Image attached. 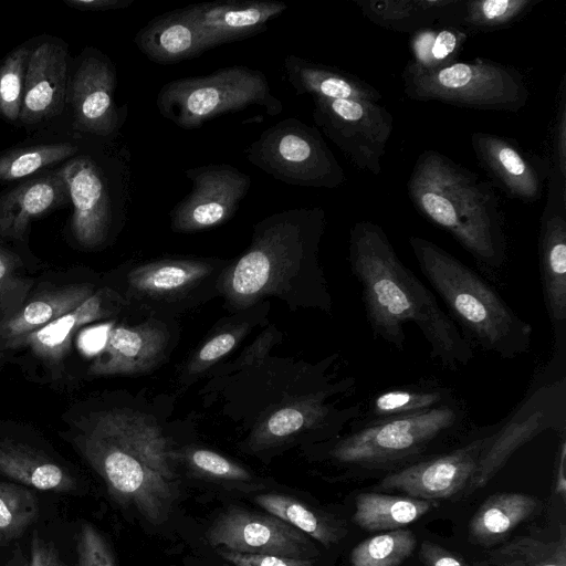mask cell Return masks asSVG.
Segmentation results:
<instances>
[{"label": "cell", "mask_w": 566, "mask_h": 566, "mask_svg": "<svg viewBox=\"0 0 566 566\" xmlns=\"http://www.w3.org/2000/svg\"><path fill=\"white\" fill-rule=\"evenodd\" d=\"M207 543L247 554H270L294 558H315L314 543L284 521L240 507H229L206 531Z\"/></svg>", "instance_id": "obj_15"}, {"label": "cell", "mask_w": 566, "mask_h": 566, "mask_svg": "<svg viewBox=\"0 0 566 566\" xmlns=\"http://www.w3.org/2000/svg\"><path fill=\"white\" fill-rule=\"evenodd\" d=\"M408 242L421 273L472 344L505 359L531 350L532 325L486 280L428 239L410 235Z\"/></svg>", "instance_id": "obj_4"}, {"label": "cell", "mask_w": 566, "mask_h": 566, "mask_svg": "<svg viewBox=\"0 0 566 566\" xmlns=\"http://www.w3.org/2000/svg\"><path fill=\"white\" fill-rule=\"evenodd\" d=\"M76 552L78 566H115L113 554L105 538L88 523L81 526Z\"/></svg>", "instance_id": "obj_43"}, {"label": "cell", "mask_w": 566, "mask_h": 566, "mask_svg": "<svg viewBox=\"0 0 566 566\" xmlns=\"http://www.w3.org/2000/svg\"><path fill=\"white\" fill-rule=\"evenodd\" d=\"M405 94L413 101H437L460 107L517 112L530 97L522 73L506 64L476 57L424 72L406 65Z\"/></svg>", "instance_id": "obj_8"}, {"label": "cell", "mask_w": 566, "mask_h": 566, "mask_svg": "<svg viewBox=\"0 0 566 566\" xmlns=\"http://www.w3.org/2000/svg\"><path fill=\"white\" fill-rule=\"evenodd\" d=\"M325 223L319 207L283 210L255 223L251 245L228 272L230 298L238 305L251 303L270 293L277 274L324 277L317 253Z\"/></svg>", "instance_id": "obj_5"}, {"label": "cell", "mask_w": 566, "mask_h": 566, "mask_svg": "<svg viewBox=\"0 0 566 566\" xmlns=\"http://www.w3.org/2000/svg\"><path fill=\"white\" fill-rule=\"evenodd\" d=\"M156 104L164 118L184 129L198 128L217 116L250 106L263 107L270 116L283 109L264 73L243 65L172 80L161 86Z\"/></svg>", "instance_id": "obj_7"}, {"label": "cell", "mask_w": 566, "mask_h": 566, "mask_svg": "<svg viewBox=\"0 0 566 566\" xmlns=\"http://www.w3.org/2000/svg\"><path fill=\"white\" fill-rule=\"evenodd\" d=\"M134 42L158 64L178 63L211 49L201 30L181 9L151 19L136 33Z\"/></svg>", "instance_id": "obj_26"}, {"label": "cell", "mask_w": 566, "mask_h": 566, "mask_svg": "<svg viewBox=\"0 0 566 566\" xmlns=\"http://www.w3.org/2000/svg\"><path fill=\"white\" fill-rule=\"evenodd\" d=\"M552 126L551 168L566 178V76L563 75L556 96Z\"/></svg>", "instance_id": "obj_44"}, {"label": "cell", "mask_w": 566, "mask_h": 566, "mask_svg": "<svg viewBox=\"0 0 566 566\" xmlns=\"http://www.w3.org/2000/svg\"><path fill=\"white\" fill-rule=\"evenodd\" d=\"M417 545L407 528L388 531L358 543L350 552V566H399Z\"/></svg>", "instance_id": "obj_38"}, {"label": "cell", "mask_w": 566, "mask_h": 566, "mask_svg": "<svg viewBox=\"0 0 566 566\" xmlns=\"http://www.w3.org/2000/svg\"><path fill=\"white\" fill-rule=\"evenodd\" d=\"M71 441L118 504L154 526L169 520L180 494V457L151 420L132 410L104 411Z\"/></svg>", "instance_id": "obj_2"}, {"label": "cell", "mask_w": 566, "mask_h": 566, "mask_svg": "<svg viewBox=\"0 0 566 566\" xmlns=\"http://www.w3.org/2000/svg\"><path fill=\"white\" fill-rule=\"evenodd\" d=\"M0 474L40 491L70 492L71 472L45 454L20 442L0 439Z\"/></svg>", "instance_id": "obj_30"}, {"label": "cell", "mask_w": 566, "mask_h": 566, "mask_svg": "<svg viewBox=\"0 0 566 566\" xmlns=\"http://www.w3.org/2000/svg\"><path fill=\"white\" fill-rule=\"evenodd\" d=\"M218 554L233 566H314L315 558H294L270 554H247L217 548Z\"/></svg>", "instance_id": "obj_46"}, {"label": "cell", "mask_w": 566, "mask_h": 566, "mask_svg": "<svg viewBox=\"0 0 566 566\" xmlns=\"http://www.w3.org/2000/svg\"><path fill=\"white\" fill-rule=\"evenodd\" d=\"M465 32L441 24L421 29L410 34L411 59L407 65L420 71H436L457 62L465 42Z\"/></svg>", "instance_id": "obj_36"}, {"label": "cell", "mask_w": 566, "mask_h": 566, "mask_svg": "<svg viewBox=\"0 0 566 566\" xmlns=\"http://www.w3.org/2000/svg\"><path fill=\"white\" fill-rule=\"evenodd\" d=\"M66 51L44 42L30 51L19 120L38 124L57 115L66 99Z\"/></svg>", "instance_id": "obj_22"}, {"label": "cell", "mask_w": 566, "mask_h": 566, "mask_svg": "<svg viewBox=\"0 0 566 566\" xmlns=\"http://www.w3.org/2000/svg\"><path fill=\"white\" fill-rule=\"evenodd\" d=\"M560 443L557 451L556 467L554 474V492L565 500L566 495V431L559 432Z\"/></svg>", "instance_id": "obj_50"}, {"label": "cell", "mask_w": 566, "mask_h": 566, "mask_svg": "<svg viewBox=\"0 0 566 566\" xmlns=\"http://www.w3.org/2000/svg\"><path fill=\"white\" fill-rule=\"evenodd\" d=\"M60 169L73 203L75 240L86 249L103 245L128 208L130 166L109 174L92 156L81 155Z\"/></svg>", "instance_id": "obj_10"}, {"label": "cell", "mask_w": 566, "mask_h": 566, "mask_svg": "<svg viewBox=\"0 0 566 566\" xmlns=\"http://www.w3.org/2000/svg\"><path fill=\"white\" fill-rule=\"evenodd\" d=\"M64 2L81 11H108L129 7L134 0H64Z\"/></svg>", "instance_id": "obj_49"}, {"label": "cell", "mask_w": 566, "mask_h": 566, "mask_svg": "<svg viewBox=\"0 0 566 566\" xmlns=\"http://www.w3.org/2000/svg\"><path fill=\"white\" fill-rule=\"evenodd\" d=\"M538 263L546 312L554 332L557 358L566 348V178L551 168L541 216Z\"/></svg>", "instance_id": "obj_13"}, {"label": "cell", "mask_w": 566, "mask_h": 566, "mask_svg": "<svg viewBox=\"0 0 566 566\" xmlns=\"http://www.w3.org/2000/svg\"><path fill=\"white\" fill-rule=\"evenodd\" d=\"M10 566H28V560H24L22 556L14 558Z\"/></svg>", "instance_id": "obj_51"}, {"label": "cell", "mask_w": 566, "mask_h": 566, "mask_svg": "<svg viewBox=\"0 0 566 566\" xmlns=\"http://www.w3.org/2000/svg\"><path fill=\"white\" fill-rule=\"evenodd\" d=\"M438 506L437 501L364 492L356 496L353 522L367 532L403 528Z\"/></svg>", "instance_id": "obj_32"}, {"label": "cell", "mask_w": 566, "mask_h": 566, "mask_svg": "<svg viewBox=\"0 0 566 566\" xmlns=\"http://www.w3.org/2000/svg\"><path fill=\"white\" fill-rule=\"evenodd\" d=\"M219 264L207 259H165L143 264L128 274L129 293L142 300L172 301L197 287Z\"/></svg>", "instance_id": "obj_25"}, {"label": "cell", "mask_w": 566, "mask_h": 566, "mask_svg": "<svg viewBox=\"0 0 566 566\" xmlns=\"http://www.w3.org/2000/svg\"><path fill=\"white\" fill-rule=\"evenodd\" d=\"M542 0H453L437 23L467 34L506 29L522 20Z\"/></svg>", "instance_id": "obj_31"}, {"label": "cell", "mask_w": 566, "mask_h": 566, "mask_svg": "<svg viewBox=\"0 0 566 566\" xmlns=\"http://www.w3.org/2000/svg\"><path fill=\"white\" fill-rule=\"evenodd\" d=\"M453 390L433 381H421L382 390L364 405L350 429L379 420L428 411L457 401Z\"/></svg>", "instance_id": "obj_29"}, {"label": "cell", "mask_w": 566, "mask_h": 566, "mask_svg": "<svg viewBox=\"0 0 566 566\" xmlns=\"http://www.w3.org/2000/svg\"><path fill=\"white\" fill-rule=\"evenodd\" d=\"M168 342L167 329L157 322L115 326L87 373L95 377L144 373L163 358Z\"/></svg>", "instance_id": "obj_21"}, {"label": "cell", "mask_w": 566, "mask_h": 566, "mask_svg": "<svg viewBox=\"0 0 566 566\" xmlns=\"http://www.w3.org/2000/svg\"><path fill=\"white\" fill-rule=\"evenodd\" d=\"M77 151L78 147L67 142L10 149L0 155V184L31 176Z\"/></svg>", "instance_id": "obj_37"}, {"label": "cell", "mask_w": 566, "mask_h": 566, "mask_svg": "<svg viewBox=\"0 0 566 566\" xmlns=\"http://www.w3.org/2000/svg\"><path fill=\"white\" fill-rule=\"evenodd\" d=\"M244 154L252 165L284 184L333 189L346 181L321 132L296 117L263 130Z\"/></svg>", "instance_id": "obj_9"}, {"label": "cell", "mask_w": 566, "mask_h": 566, "mask_svg": "<svg viewBox=\"0 0 566 566\" xmlns=\"http://www.w3.org/2000/svg\"><path fill=\"white\" fill-rule=\"evenodd\" d=\"M287 82L298 95L379 103L381 94L364 80L333 66L289 54L283 60Z\"/></svg>", "instance_id": "obj_27"}, {"label": "cell", "mask_w": 566, "mask_h": 566, "mask_svg": "<svg viewBox=\"0 0 566 566\" xmlns=\"http://www.w3.org/2000/svg\"><path fill=\"white\" fill-rule=\"evenodd\" d=\"M415 209L444 230L489 272L503 268L507 239L499 197L490 181L444 154L422 151L407 182Z\"/></svg>", "instance_id": "obj_3"}, {"label": "cell", "mask_w": 566, "mask_h": 566, "mask_svg": "<svg viewBox=\"0 0 566 566\" xmlns=\"http://www.w3.org/2000/svg\"><path fill=\"white\" fill-rule=\"evenodd\" d=\"M30 50L12 51L0 65V115L10 122L19 120Z\"/></svg>", "instance_id": "obj_41"}, {"label": "cell", "mask_w": 566, "mask_h": 566, "mask_svg": "<svg viewBox=\"0 0 566 566\" xmlns=\"http://www.w3.org/2000/svg\"><path fill=\"white\" fill-rule=\"evenodd\" d=\"M541 510L542 502L527 493L492 494L471 517L468 525L469 538L476 545L492 547L503 542L520 524Z\"/></svg>", "instance_id": "obj_28"}, {"label": "cell", "mask_w": 566, "mask_h": 566, "mask_svg": "<svg viewBox=\"0 0 566 566\" xmlns=\"http://www.w3.org/2000/svg\"><path fill=\"white\" fill-rule=\"evenodd\" d=\"M471 146L492 186L525 203L542 198L551 172L548 158L524 149L513 138L484 132L471 135Z\"/></svg>", "instance_id": "obj_17"}, {"label": "cell", "mask_w": 566, "mask_h": 566, "mask_svg": "<svg viewBox=\"0 0 566 566\" xmlns=\"http://www.w3.org/2000/svg\"><path fill=\"white\" fill-rule=\"evenodd\" d=\"M494 426L447 453L413 462L386 474L377 484L379 490L401 491L408 496L437 501L465 491L473 478L481 453Z\"/></svg>", "instance_id": "obj_16"}, {"label": "cell", "mask_w": 566, "mask_h": 566, "mask_svg": "<svg viewBox=\"0 0 566 566\" xmlns=\"http://www.w3.org/2000/svg\"><path fill=\"white\" fill-rule=\"evenodd\" d=\"M95 291L87 282L40 289L0 325V354H10L22 338L76 308Z\"/></svg>", "instance_id": "obj_23"}, {"label": "cell", "mask_w": 566, "mask_h": 566, "mask_svg": "<svg viewBox=\"0 0 566 566\" xmlns=\"http://www.w3.org/2000/svg\"><path fill=\"white\" fill-rule=\"evenodd\" d=\"M467 410L459 400L428 411L379 420L335 438L327 450L336 464L361 471L398 470L460 431Z\"/></svg>", "instance_id": "obj_6"}, {"label": "cell", "mask_w": 566, "mask_h": 566, "mask_svg": "<svg viewBox=\"0 0 566 566\" xmlns=\"http://www.w3.org/2000/svg\"><path fill=\"white\" fill-rule=\"evenodd\" d=\"M123 303L120 295L109 287L96 290L76 308L22 338L10 354L27 348L52 378H60L76 332L88 323L115 315Z\"/></svg>", "instance_id": "obj_19"}, {"label": "cell", "mask_w": 566, "mask_h": 566, "mask_svg": "<svg viewBox=\"0 0 566 566\" xmlns=\"http://www.w3.org/2000/svg\"><path fill=\"white\" fill-rule=\"evenodd\" d=\"M566 431V379L537 388L512 415L495 423L464 495L486 486L522 446L545 430Z\"/></svg>", "instance_id": "obj_11"}, {"label": "cell", "mask_w": 566, "mask_h": 566, "mask_svg": "<svg viewBox=\"0 0 566 566\" xmlns=\"http://www.w3.org/2000/svg\"><path fill=\"white\" fill-rule=\"evenodd\" d=\"M312 98L316 126L357 169L378 176L394 129L387 108L370 101Z\"/></svg>", "instance_id": "obj_12"}, {"label": "cell", "mask_w": 566, "mask_h": 566, "mask_svg": "<svg viewBox=\"0 0 566 566\" xmlns=\"http://www.w3.org/2000/svg\"><path fill=\"white\" fill-rule=\"evenodd\" d=\"M21 258L0 245V325L14 315L31 295L33 279L23 273Z\"/></svg>", "instance_id": "obj_40"}, {"label": "cell", "mask_w": 566, "mask_h": 566, "mask_svg": "<svg viewBox=\"0 0 566 566\" xmlns=\"http://www.w3.org/2000/svg\"><path fill=\"white\" fill-rule=\"evenodd\" d=\"M184 461L199 478L223 484H247L253 474L244 467L208 449H192L185 453Z\"/></svg>", "instance_id": "obj_42"}, {"label": "cell", "mask_w": 566, "mask_h": 566, "mask_svg": "<svg viewBox=\"0 0 566 566\" xmlns=\"http://www.w3.org/2000/svg\"><path fill=\"white\" fill-rule=\"evenodd\" d=\"M116 71L108 57L92 51L78 66L72 85L75 129L113 137L123 125L127 107L115 102Z\"/></svg>", "instance_id": "obj_18"}, {"label": "cell", "mask_w": 566, "mask_h": 566, "mask_svg": "<svg viewBox=\"0 0 566 566\" xmlns=\"http://www.w3.org/2000/svg\"><path fill=\"white\" fill-rule=\"evenodd\" d=\"M190 192L170 210L175 232H197L230 220L245 198L251 177L229 164H211L185 170Z\"/></svg>", "instance_id": "obj_14"}, {"label": "cell", "mask_w": 566, "mask_h": 566, "mask_svg": "<svg viewBox=\"0 0 566 566\" xmlns=\"http://www.w3.org/2000/svg\"><path fill=\"white\" fill-rule=\"evenodd\" d=\"M453 0H355L354 3L374 24L409 35L436 24Z\"/></svg>", "instance_id": "obj_34"}, {"label": "cell", "mask_w": 566, "mask_h": 566, "mask_svg": "<svg viewBox=\"0 0 566 566\" xmlns=\"http://www.w3.org/2000/svg\"><path fill=\"white\" fill-rule=\"evenodd\" d=\"M240 334V331L222 332L205 343L191 360L189 373H200L227 355L238 343Z\"/></svg>", "instance_id": "obj_45"}, {"label": "cell", "mask_w": 566, "mask_h": 566, "mask_svg": "<svg viewBox=\"0 0 566 566\" xmlns=\"http://www.w3.org/2000/svg\"><path fill=\"white\" fill-rule=\"evenodd\" d=\"M474 566H492V565L489 564L485 559H483V560L475 562Z\"/></svg>", "instance_id": "obj_52"}, {"label": "cell", "mask_w": 566, "mask_h": 566, "mask_svg": "<svg viewBox=\"0 0 566 566\" xmlns=\"http://www.w3.org/2000/svg\"><path fill=\"white\" fill-rule=\"evenodd\" d=\"M38 515L39 500L32 490L0 482V546L20 537Z\"/></svg>", "instance_id": "obj_39"}, {"label": "cell", "mask_w": 566, "mask_h": 566, "mask_svg": "<svg viewBox=\"0 0 566 566\" xmlns=\"http://www.w3.org/2000/svg\"><path fill=\"white\" fill-rule=\"evenodd\" d=\"M286 9V3L272 0H221L181 8L211 48L265 31L268 22Z\"/></svg>", "instance_id": "obj_20"}, {"label": "cell", "mask_w": 566, "mask_h": 566, "mask_svg": "<svg viewBox=\"0 0 566 566\" xmlns=\"http://www.w3.org/2000/svg\"><path fill=\"white\" fill-rule=\"evenodd\" d=\"M70 199L61 169L40 175L0 197V235L22 238L31 221Z\"/></svg>", "instance_id": "obj_24"}, {"label": "cell", "mask_w": 566, "mask_h": 566, "mask_svg": "<svg viewBox=\"0 0 566 566\" xmlns=\"http://www.w3.org/2000/svg\"><path fill=\"white\" fill-rule=\"evenodd\" d=\"M348 259L375 338L402 350L403 325L411 323L427 340L431 359L442 367L457 370L472 360L473 344L405 266L380 226L358 221L352 227Z\"/></svg>", "instance_id": "obj_1"}, {"label": "cell", "mask_w": 566, "mask_h": 566, "mask_svg": "<svg viewBox=\"0 0 566 566\" xmlns=\"http://www.w3.org/2000/svg\"><path fill=\"white\" fill-rule=\"evenodd\" d=\"M28 566H62L56 548L34 532L31 539Z\"/></svg>", "instance_id": "obj_48"}, {"label": "cell", "mask_w": 566, "mask_h": 566, "mask_svg": "<svg viewBox=\"0 0 566 566\" xmlns=\"http://www.w3.org/2000/svg\"><path fill=\"white\" fill-rule=\"evenodd\" d=\"M419 558L424 566H471L461 556L429 539L421 542Z\"/></svg>", "instance_id": "obj_47"}, {"label": "cell", "mask_w": 566, "mask_h": 566, "mask_svg": "<svg viewBox=\"0 0 566 566\" xmlns=\"http://www.w3.org/2000/svg\"><path fill=\"white\" fill-rule=\"evenodd\" d=\"M254 502L273 515L329 548L347 534L344 521L285 494L263 493Z\"/></svg>", "instance_id": "obj_33"}, {"label": "cell", "mask_w": 566, "mask_h": 566, "mask_svg": "<svg viewBox=\"0 0 566 566\" xmlns=\"http://www.w3.org/2000/svg\"><path fill=\"white\" fill-rule=\"evenodd\" d=\"M485 560L492 566H566V530L556 539L515 536L489 549Z\"/></svg>", "instance_id": "obj_35"}]
</instances>
